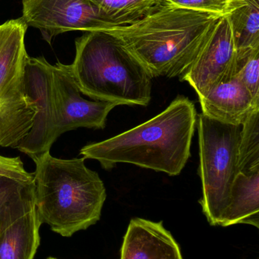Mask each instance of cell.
<instances>
[{"instance_id": "6da1fadb", "label": "cell", "mask_w": 259, "mask_h": 259, "mask_svg": "<svg viewBox=\"0 0 259 259\" xmlns=\"http://www.w3.org/2000/svg\"><path fill=\"white\" fill-rule=\"evenodd\" d=\"M197 118L194 103L178 96L156 116L107 140L86 145L80 155L99 161L105 170L127 163L176 176L191 155Z\"/></svg>"}, {"instance_id": "7a4b0ae2", "label": "cell", "mask_w": 259, "mask_h": 259, "mask_svg": "<svg viewBox=\"0 0 259 259\" xmlns=\"http://www.w3.org/2000/svg\"><path fill=\"white\" fill-rule=\"evenodd\" d=\"M223 15L160 4L129 25L105 30L118 37L152 78L180 77Z\"/></svg>"}, {"instance_id": "3957f363", "label": "cell", "mask_w": 259, "mask_h": 259, "mask_svg": "<svg viewBox=\"0 0 259 259\" xmlns=\"http://www.w3.org/2000/svg\"><path fill=\"white\" fill-rule=\"evenodd\" d=\"M32 160L35 206L42 224L70 237L100 220L106 188L98 174L85 165L84 157L62 159L47 152Z\"/></svg>"}, {"instance_id": "277c9868", "label": "cell", "mask_w": 259, "mask_h": 259, "mask_svg": "<svg viewBox=\"0 0 259 259\" xmlns=\"http://www.w3.org/2000/svg\"><path fill=\"white\" fill-rule=\"evenodd\" d=\"M71 74L81 94L117 106H147L152 77L122 41L106 31L76 39Z\"/></svg>"}, {"instance_id": "5b68a950", "label": "cell", "mask_w": 259, "mask_h": 259, "mask_svg": "<svg viewBox=\"0 0 259 259\" xmlns=\"http://www.w3.org/2000/svg\"><path fill=\"white\" fill-rule=\"evenodd\" d=\"M27 26L21 18L0 24V146L17 149L36 115L26 92L24 67Z\"/></svg>"}, {"instance_id": "8992f818", "label": "cell", "mask_w": 259, "mask_h": 259, "mask_svg": "<svg viewBox=\"0 0 259 259\" xmlns=\"http://www.w3.org/2000/svg\"><path fill=\"white\" fill-rule=\"evenodd\" d=\"M199 201L210 225L220 226L229 205L231 187L238 170V146L242 125L225 124L199 114Z\"/></svg>"}, {"instance_id": "52a82bcc", "label": "cell", "mask_w": 259, "mask_h": 259, "mask_svg": "<svg viewBox=\"0 0 259 259\" xmlns=\"http://www.w3.org/2000/svg\"><path fill=\"white\" fill-rule=\"evenodd\" d=\"M52 67L45 58L28 56L24 67L26 92L36 106L33 125L17 149L30 158L50 152L62 135Z\"/></svg>"}, {"instance_id": "ba28073f", "label": "cell", "mask_w": 259, "mask_h": 259, "mask_svg": "<svg viewBox=\"0 0 259 259\" xmlns=\"http://www.w3.org/2000/svg\"><path fill=\"white\" fill-rule=\"evenodd\" d=\"M21 19L46 42L69 31H105L115 27L91 0H21Z\"/></svg>"}, {"instance_id": "9c48e42d", "label": "cell", "mask_w": 259, "mask_h": 259, "mask_svg": "<svg viewBox=\"0 0 259 259\" xmlns=\"http://www.w3.org/2000/svg\"><path fill=\"white\" fill-rule=\"evenodd\" d=\"M52 74L61 134L79 127L104 129L108 115L117 105L83 98L73 79L70 65L58 62L52 67Z\"/></svg>"}, {"instance_id": "30bf717a", "label": "cell", "mask_w": 259, "mask_h": 259, "mask_svg": "<svg viewBox=\"0 0 259 259\" xmlns=\"http://www.w3.org/2000/svg\"><path fill=\"white\" fill-rule=\"evenodd\" d=\"M236 51L229 20L223 15L195 62L179 80L188 82L201 97L217 83L233 77Z\"/></svg>"}, {"instance_id": "8fae6325", "label": "cell", "mask_w": 259, "mask_h": 259, "mask_svg": "<svg viewBox=\"0 0 259 259\" xmlns=\"http://www.w3.org/2000/svg\"><path fill=\"white\" fill-rule=\"evenodd\" d=\"M199 98L203 115L225 124L242 125L259 110V101L236 76L217 83Z\"/></svg>"}, {"instance_id": "7c38bea8", "label": "cell", "mask_w": 259, "mask_h": 259, "mask_svg": "<svg viewBox=\"0 0 259 259\" xmlns=\"http://www.w3.org/2000/svg\"><path fill=\"white\" fill-rule=\"evenodd\" d=\"M120 259H183L180 248L162 222L131 220L123 239Z\"/></svg>"}, {"instance_id": "4fadbf2b", "label": "cell", "mask_w": 259, "mask_h": 259, "mask_svg": "<svg viewBox=\"0 0 259 259\" xmlns=\"http://www.w3.org/2000/svg\"><path fill=\"white\" fill-rule=\"evenodd\" d=\"M237 224L259 228V171L250 175L239 172L233 182L229 205L220 226Z\"/></svg>"}, {"instance_id": "5bb4252c", "label": "cell", "mask_w": 259, "mask_h": 259, "mask_svg": "<svg viewBox=\"0 0 259 259\" xmlns=\"http://www.w3.org/2000/svg\"><path fill=\"white\" fill-rule=\"evenodd\" d=\"M41 225L35 208L8 227L0 234V259H33Z\"/></svg>"}, {"instance_id": "9a60e30c", "label": "cell", "mask_w": 259, "mask_h": 259, "mask_svg": "<svg viewBox=\"0 0 259 259\" xmlns=\"http://www.w3.org/2000/svg\"><path fill=\"white\" fill-rule=\"evenodd\" d=\"M35 206L33 180L0 176V234Z\"/></svg>"}, {"instance_id": "2e32d148", "label": "cell", "mask_w": 259, "mask_h": 259, "mask_svg": "<svg viewBox=\"0 0 259 259\" xmlns=\"http://www.w3.org/2000/svg\"><path fill=\"white\" fill-rule=\"evenodd\" d=\"M236 50L259 47V0H234L227 14Z\"/></svg>"}, {"instance_id": "e0dca14e", "label": "cell", "mask_w": 259, "mask_h": 259, "mask_svg": "<svg viewBox=\"0 0 259 259\" xmlns=\"http://www.w3.org/2000/svg\"><path fill=\"white\" fill-rule=\"evenodd\" d=\"M115 27L129 25L159 6L158 0H91Z\"/></svg>"}, {"instance_id": "ac0fdd59", "label": "cell", "mask_w": 259, "mask_h": 259, "mask_svg": "<svg viewBox=\"0 0 259 259\" xmlns=\"http://www.w3.org/2000/svg\"><path fill=\"white\" fill-rule=\"evenodd\" d=\"M238 170L246 175L259 171V110L254 112L242 124Z\"/></svg>"}, {"instance_id": "d6986e66", "label": "cell", "mask_w": 259, "mask_h": 259, "mask_svg": "<svg viewBox=\"0 0 259 259\" xmlns=\"http://www.w3.org/2000/svg\"><path fill=\"white\" fill-rule=\"evenodd\" d=\"M233 76L240 79L254 100L259 101V47L236 51Z\"/></svg>"}, {"instance_id": "ffe728a7", "label": "cell", "mask_w": 259, "mask_h": 259, "mask_svg": "<svg viewBox=\"0 0 259 259\" xmlns=\"http://www.w3.org/2000/svg\"><path fill=\"white\" fill-rule=\"evenodd\" d=\"M159 5L225 15L234 0H158Z\"/></svg>"}, {"instance_id": "44dd1931", "label": "cell", "mask_w": 259, "mask_h": 259, "mask_svg": "<svg viewBox=\"0 0 259 259\" xmlns=\"http://www.w3.org/2000/svg\"><path fill=\"white\" fill-rule=\"evenodd\" d=\"M0 176L21 181L33 180V174L25 170L20 157H5L0 155Z\"/></svg>"}, {"instance_id": "7402d4cb", "label": "cell", "mask_w": 259, "mask_h": 259, "mask_svg": "<svg viewBox=\"0 0 259 259\" xmlns=\"http://www.w3.org/2000/svg\"><path fill=\"white\" fill-rule=\"evenodd\" d=\"M47 259H58V258H53V257H49V258H47Z\"/></svg>"}]
</instances>
